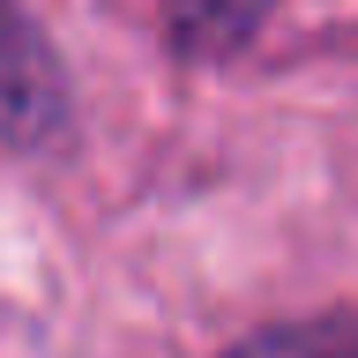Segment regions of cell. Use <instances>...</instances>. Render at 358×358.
<instances>
[{
	"label": "cell",
	"instance_id": "cell-3",
	"mask_svg": "<svg viewBox=\"0 0 358 358\" xmlns=\"http://www.w3.org/2000/svg\"><path fill=\"white\" fill-rule=\"evenodd\" d=\"M224 358H358V313H313V321H276V329L239 336Z\"/></svg>",
	"mask_w": 358,
	"mask_h": 358
},
{
	"label": "cell",
	"instance_id": "cell-2",
	"mask_svg": "<svg viewBox=\"0 0 358 358\" xmlns=\"http://www.w3.org/2000/svg\"><path fill=\"white\" fill-rule=\"evenodd\" d=\"M60 67L38 52V38L15 22V8L0 0V120L8 127H45L60 112Z\"/></svg>",
	"mask_w": 358,
	"mask_h": 358
},
{
	"label": "cell",
	"instance_id": "cell-1",
	"mask_svg": "<svg viewBox=\"0 0 358 358\" xmlns=\"http://www.w3.org/2000/svg\"><path fill=\"white\" fill-rule=\"evenodd\" d=\"M157 8H164V38L179 45V60H231L262 38L276 0H157Z\"/></svg>",
	"mask_w": 358,
	"mask_h": 358
}]
</instances>
